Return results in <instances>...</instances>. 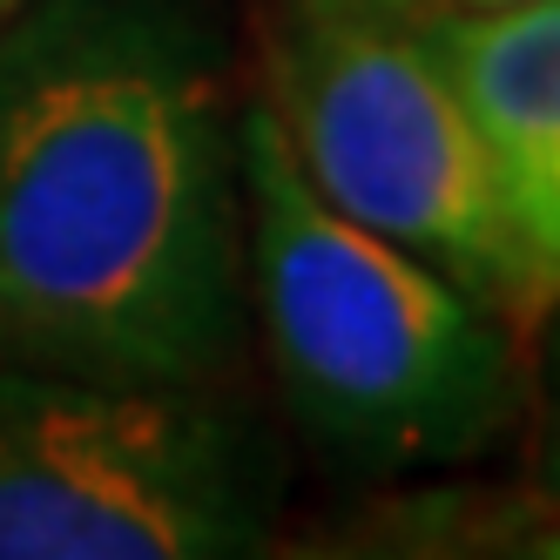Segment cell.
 <instances>
[{
	"label": "cell",
	"mask_w": 560,
	"mask_h": 560,
	"mask_svg": "<svg viewBox=\"0 0 560 560\" xmlns=\"http://www.w3.org/2000/svg\"><path fill=\"white\" fill-rule=\"evenodd\" d=\"M223 0H21L0 21V358L223 385L250 351Z\"/></svg>",
	"instance_id": "cell-1"
},
{
	"label": "cell",
	"mask_w": 560,
	"mask_h": 560,
	"mask_svg": "<svg viewBox=\"0 0 560 560\" xmlns=\"http://www.w3.org/2000/svg\"><path fill=\"white\" fill-rule=\"evenodd\" d=\"M236 155L250 331L304 446L345 479H412L513 439L527 365L506 317L317 203L264 95H244Z\"/></svg>",
	"instance_id": "cell-2"
},
{
	"label": "cell",
	"mask_w": 560,
	"mask_h": 560,
	"mask_svg": "<svg viewBox=\"0 0 560 560\" xmlns=\"http://www.w3.org/2000/svg\"><path fill=\"white\" fill-rule=\"evenodd\" d=\"M284 439L250 392L0 358V560H244L277 540Z\"/></svg>",
	"instance_id": "cell-3"
},
{
	"label": "cell",
	"mask_w": 560,
	"mask_h": 560,
	"mask_svg": "<svg viewBox=\"0 0 560 560\" xmlns=\"http://www.w3.org/2000/svg\"><path fill=\"white\" fill-rule=\"evenodd\" d=\"M257 95L317 203L412 250L520 331L487 155L419 21L372 0H277Z\"/></svg>",
	"instance_id": "cell-4"
},
{
	"label": "cell",
	"mask_w": 560,
	"mask_h": 560,
	"mask_svg": "<svg viewBox=\"0 0 560 560\" xmlns=\"http://www.w3.org/2000/svg\"><path fill=\"white\" fill-rule=\"evenodd\" d=\"M419 27L487 155L520 277V331H534L560 304V0L425 14Z\"/></svg>",
	"instance_id": "cell-5"
},
{
	"label": "cell",
	"mask_w": 560,
	"mask_h": 560,
	"mask_svg": "<svg viewBox=\"0 0 560 560\" xmlns=\"http://www.w3.org/2000/svg\"><path fill=\"white\" fill-rule=\"evenodd\" d=\"M534 500L560 520V304L547 311V365H540V432H534Z\"/></svg>",
	"instance_id": "cell-6"
},
{
	"label": "cell",
	"mask_w": 560,
	"mask_h": 560,
	"mask_svg": "<svg viewBox=\"0 0 560 560\" xmlns=\"http://www.w3.org/2000/svg\"><path fill=\"white\" fill-rule=\"evenodd\" d=\"M527 553H540V560H560V520L540 534V540H527Z\"/></svg>",
	"instance_id": "cell-7"
},
{
	"label": "cell",
	"mask_w": 560,
	"mask_h": 560,
	"mask_svg": "<svg viewBox=\"0 0 560 560\" xmlns=\"http://www.w3.org/2000/svg\"><path fill=\"white\" fill-rule=\"evenodd\" d=\"M372 8H398V14H425L432 0H372Z\"/></svg>",
	"instance_id": "cell-8"
},
{
	"label": "cell",
	"mask_w": 560,
	"mask_h": 560,
	"mask_svg": "<svg viewBox=\"0 0 560 560\" xmlns=\"http://www.w3.org/2000/svg\"><path fill=\"white\" fill-rule=\"evenodd\" d=\"M459 8H513V0H459Z\"/></svg>",
	"instance_id": "cell-9"
},
{
	"label": "cell",
	"mask_w": 560,
	"mask_h": 560,
	"mask_svg": "<svg viewBox=\"0 0 560 560\" xmlns=\"http://www.w3.org/2000/svg\"><path fill=\"white\" fill-rule=\"evenodd\" d=\"M14 8H21V0H0V21H8V14H14Z\"/></svg>",
	"instance_id": "cell-10"
}]
</instances>
